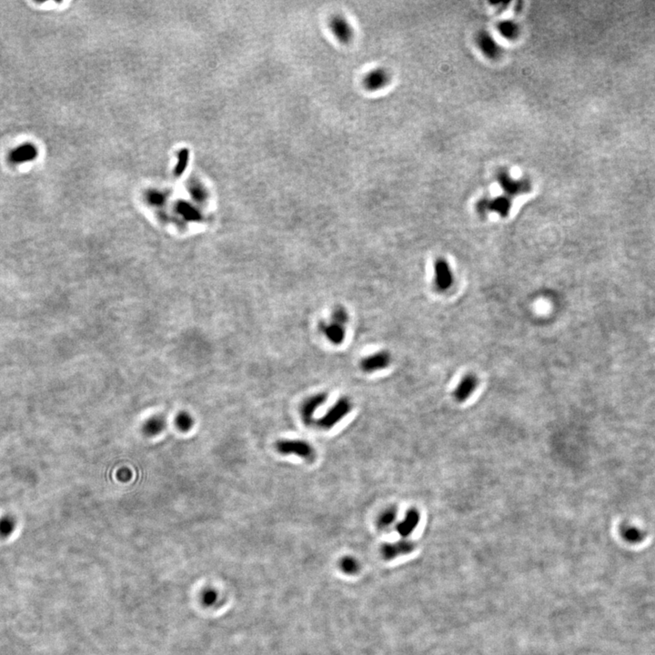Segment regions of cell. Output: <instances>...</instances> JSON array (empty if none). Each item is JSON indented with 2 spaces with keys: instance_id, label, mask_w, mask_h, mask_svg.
Segmentation results:
<instances>
[{
  "instance_id": "obj_17",
  "label": "cell",
  "mask_w": 655,
  "mask_h": 655,
  "mask_svg": "<svg viewBox=\"0 0 655 655\" xmlns=\"http://www.w3.org/2000/svg\"><path fill=\"white\" fill-rule=\"evenodd\" d=\"M175 422L177 428L181 431H189L193 425V419L191 418V416L186 413L178 414Z\"/></svg>"
},
{
  "instance_id": "obj_6",
  "label": "cell",
  "mask_w": 655,
  "mask_h": 655,
  "mask_svg": "<svg viewBox=\"0 0 655 655\" xmlns=\"http://www.w3.org/2000/svg\"><path fill=\"white\" fill-rule=\"evenodd\" d=\"M330 27L333 35L343 44H348L353 37V30L348 20L343 16H334L330 21Z\"/></svg>"
},
{
  "instance_id": "obj_15",
  "label": "cell",
  "mask_w": 655,
  "mask_h": 655,
  "mask_svg": "<svg viewBox=\"0 0 655 655\" xmlns=\"http://www.w3.org/2000/svg\"><path fill=\"white\" fill-rule=\"evenodd\" d=\"M340 568L342 571L347 574H354L359 571V562L355 560L353 557L350 556H346L343 557V559L340 561Z\"/></svg>"
},
{
  "instance_id": "obj_16",
  "label": "cell",
  "mask_w": 655,
  "mask_h": 655,
  "mask_svg": "<svg viewBox=\"0 0 655 655\" xmlns=\"http://www.w3.org/2000/svg\"><path fill=\"white\" fill-rule=\"evenodd\" d=\"M330 319L345 326L348 321V311L343 306H336L333 308Z\"/></svg>"
},
{
  "instance_id": "obj_3",
  "label": "cell",
  "mask_w": 655,
  "mask_h": 655,
  "mask_svg": "<svg viewBox=\"0 0 655 655\" xmlns=\"http://www.w3.org/2000/svg\"><path fill=\"white\" fill-rule=\"evenodd\" d=\"M391 356L387 350H380L360 360V369L367 373L379 372L390 366Z\"/></svg>"
},
{
  "instance_id": "obj_2",
  "label": "cell",
  "mask_w": 655,
  "mask_h": 655,
  "mask_svg": "<svg viewBox=\"0 0 655 655\" xmlns=\"http://www.w3.org/2000/svg\"><path fill=\"white\" fill-rule=\"evenodd\" d=\"M351 408L352 405L350 401L348 398L343 397L339 399L338 402L330 408V410L321 418L317 420L316 424L320 429L329 431L350 413Z\"/></svg>"
},
{
  "instance_id": "obj_11",
  "label": "cell",
  "mask_w": 655,
  "mask_h": 655,
  "mask_svg": "<svg viewBox=\"0 0 655 655\" xmlns=\"http://www.w3.org/2000/svg\"><path fill=\"white\" fill-rule=\"evenodd\" d=\"M435 272V285L441 290H445L452 284V274L449 267L443 260H438L434 266Z\"/></svg>"
},
{
  "instance_id": "obj_19",
  "label": "cell",
  "mask_w": 655,
  "mask_h": 655,
  "mask_svg": "<svg viewBox=\"0 0 655 655\" xmlns=\"http://www.w3.org/2000/svg\"><path fill=\"white\" fill-rule=\"evenodd\" d=\"M11 522H10L9 520H6L5 522H2V523H1V525H0V531H2V532L7 533V532H9V531H11Z\"/></svg>"
},
{
  "instance_id": "obj_10",
  "label": "cell",
  "mask_w": 655,
  "mask_h": 655,
  "mask_svg": "<svg viewBox=\"0 0 655 655\" xmlns=\"http://www.w3.org/2000/svg\"><path fill=\"white\" fill-rule=\"evenodd\" d=\"M478 386V379L473 376V375H467L464 378L460 380V383L458 384L457 388L455 389L454 396L456 401L459 402H464L467 401L474 390H476Z\"/></svg>"
},
{
  "instance_id": "obj_7",
  "label": "cell",
  "mask_w": 655,
  "mask_h": 655,
  "mask_svg": "<svg viewBox=\"0 0 655 655\" xmlns=\"http://www.w3.org/2000/svg\"><path fill=\"white\" fill-rule=\"evenodd\" d=\"M390 74L384 69H375L370 71L363 78V86L369 91L383 89L390 82Z\"/></svg>"
},
{
  "instance_id": "obj_1",
  "label": "cell",
  "mask_w": 655,
  "mask_h": 655,
  "mask_svg": "<svg viewBox=\"0 0 655 655\" xmlns=\"http://www.w3.org/2000/svg\"><path fill=\"white\" fill-rule=\"evenodd\" d=\"M275 447L279 454L296 455L310 461H312L316 456L315 448L310 443L302 440H279Z\"/></svg>"
},
{
  "instance_id": "obj_8",
  "label": "cell",
  "mask_w": 655,
  "mask_h": 655,
  "mask_svg": "<svg viewBox=\"0 0 655 655\" xmlns=\"http://www.w3.org/2000/svg\"><path fill=\"white\" fill-rule=\"evenodd\" d=\"M414 549V544L406 540H402L394 543H385L380 552L386 560H391L402 554H408Z\"/></svg>"
},
{
  "instance_id": "obj_14",
  "label": "cell",
  "mask_w": 655,
  "mask_h": 655,
  "mask_svg": "<svg viewBox=\"0 0 655 655\" xmlns=\"http://www.w3.org/2000/svg\"><path fill=\"white\" fill-rule=\"evenodd\" d=\"M486 208L487 209H492L496 212L500 213L502 216H506L508 212H509V209H510V203L505 199H498V200H495V201L490 202V203L481 205L482 210L486 209Z\"/></svg>"
},
{
  "instance_id": "obj_5",
  "label": "cell",
  "mask_w": 655,
  "mask_h": 655,
  "mask_svg": "<svg viewBox=\"0 0 655 655\" xmlns=\"http://www.w3.org/2000/svg\"><path fill=\"white\" fill-rule=\"evenodd\" d=\"M319 331L324 335L325 338L334 345H341L343 343L346 337L345 326L331 319L328 321L321 320L319 323Z\"/></svg>"
},
{
  "instance_id": "obj_9",
  "label": "cell",
  "mask_w": 655,
  "mask_h": 655,
  "mask_svg": "<svg viewBox=\"0 0 655 655\" xmlns=\"http://www.w3.org/2000/svg\"><path fill=\"white\" fill-rule=\"evenodd\" d=\"M419 519H420V515L419 512L414 508L410 509L405 514L404 519L396 526V530L402 537H408L417 528Z\"/></svg>"
},
{
  "instance_id": "obj_13",
  "label": "cell",
  "mask_w": 655,
  "mask_h": 655,
  "mask_svg": "<svg viewBox=\"0 0 655 655\" xmlns=\"http://www.w3.org/2000/svg\"><path fill=\"white\" fill-rule=\"evenodd\" d=\"M164 427H165V420L161 417L156 416L146 421V423L143 426V431L147 436H156L163 431Z\"/></svg>"
},
{
  "instance_id": "obj_18",
  "label": "cell",
  "mask_w": 655,
  "mask_h": 655,
  "mask_svg": "<svg viewBox=\"0 0 655 655\" xmlns=\"http://www.w3.org/2000/svg\"><path fill=\"white\" fill-rule=\"evenodd\" d=\"M622 534H623V537H624L626 541H628V542H630V543H638V542H641V541L643 540V538H644V536H643V533L639 531V530H637L636 528H633V527H627V528H625V529L622 531Z\"/></svg>"
},
{
  "instance_id": "obj_12",
  "label": "cell",
  "mask_w": 655,
  "mask_h": 655,
  "mask_svg": "<svg viewBox=\"0 0 655 655\" xmlns=\"http://www.w3.org/2000/svg\"><path fill=\"white\" fill-rule=\"evenodd\" d=\"M397 518V509L393 506L385 509L381 512L377 518V526L380 530H386L390 528L395 522Z\"/></svg>"
},
{
  "instance_id": "obj_4",
  "label": "cell",
  "mask_w": 655,
  "mask_h": 655,
  "mask_svg": "<svg viewBox=\"0 0 655 655\" xmlns=\"http://www.w3.org/2000/svg\"><path fill=\"white\" fill-rule=\"evenodd\" d=\"M328 399L326 392H319L310 396L302 402L301 407V417L305 424L311 425L314 423V414L319 407L324 404Z\"/></svg>"
}]
</instances>
